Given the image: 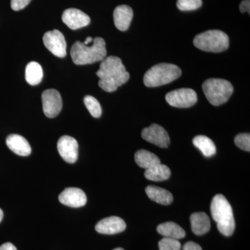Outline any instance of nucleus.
Returning <instances> with one entry per match:
<instances>
[{"mask_svg":"<svg viewBox=\"0 0 250 250\" xmlns=\"http://www.w3.org/2000/svg\"><path fill=\"white\" fill-rule=\"evenodd\" d=\"M250 0H243L240 4V11L241 13L248 12L250 14Z\"/></svg>","mask_w":250,"mask_h":250,"instance_id":"c756f323","label":"nucleus"},{"mask_svg":"<svg viewBox=\"0 0 250 250\" xmlns=\"http://www.w3.org/2000/svg\"><path fill=\"white\" fill-rule=\"evenodd\" d=\"M237 147L243 150L250 151V135L249 134H240L237 135L234 139Z\"/></svg>","mask_w":250,"mask_h":250,"instance_id":"bb28decb","label":"nucleus"},{"mask_svg":"<svg viewBox=\"0 0 250 250\" xmlns=\"http://www.w3.org/2000/svg\"><path fill=\"white\" fill-rule=\"evenodd\" d=\"M210 213L222 234L230 236L235 229V220L229 202L221 194L215 195L210 204Z\"/></svg>","mask_w":250,"mask_h":250,"instance_id":"7ed1b4c3","label":"nucleus"},{"mask_svg":"<svg viewBox=\"0 0 250 250\" xmlns=\"http://www.w3.org/2000/svg\"><path fill=\"white\" fill-rule=\"evenodd\" d=\"M206 98L213 106H220L228 101L233 92L232 84L223 79H208L202 84Z\"/></svg>","mask_w":250,"mask_h":250,"instance_id":"39448f33","label":"nucleus"},{"mask_svg":"<svg viewBox=\"0 0 250 250\" xmlns=\"http://www.w3.org/2000/svg\"><path fill=\"white\" fill-rule=\"evenodd\" d=\"M193 44L202 51L218 53L228 49L229 39L223 31L208 30L195 36Z\"/></svg>","mask_w":250,"mask_h":250,"instance_id":"423d86ee","label":"nucleus"},{"mask_svg":"<svg viewBox=\"0 0 250 250\" xmlns=\"http://www.w3.org/2000/svg\"><path fill=\"white\" fill-rule=\"evenodd\" d=\"M83 102L87 109L94 118H98L102 115V108L96 98L90 95H87L83 99Z\"/></svg>","mask_w":250,"mask_h":250,"instance_id":"b1692460","label":"nucleus"},{"mask_svg":"<svg viewBox=\"0 0 250 250\" xmlns=\"http://www.w3.org/2000/svg\"><path fill=\"white\" fill-rule=\"evenodd\" d=\"M59 154L69 164H74L78 159V143L76 139L69 136H63L57 143Z\"/></svg>","mask_w":250,"mask_h":250,"instance_id":"9b49d317","label":"nucleus"},{"mask_svg":"<svg viewBox=\"0 0 250 250\" xmlns=\"http://www.w3.org/2000/svg\"><path fill=\"white\" fill-rule=\"evenodd\" d=\"M147 196L153 201L162 205H169L173 201L172 193L160 187L149 186L146 188Z\"/></svg>","mask_w":250,"mask_h":250,"instance_id":"a211bd4d","label":"nucleus"},{"mask_svg":"<svg viewBox=\"0 0 250 250\" xmlns=\"http://www.w3.org/2000/svg\"><path fill=\"white\" fill-rule=\"evenodd\" d=\"M43 42L49 52L56 57L62 58L66 55V42L60 31L54 29L46 32L43 36Z\"/></svg>","mask_w":250,"mask_h":250,"instance_id":"6e6552de","label":"nucleus"},{"mask_svg":"<svg viewBox=\"0 0 250 250\" xmlns=\"http://www.w3.org/2000/svg\"><path fill=\"white\" fill-rule=\"evenodd\" d=\"M43 77L42 68L39 62H32L28 63L25 70V79L31 85L39 84Z\"/></svg>","mask_w":250,"mask_h":250,"instance_id":"4be33fe9","label":"nucleus"},{"mask_svg":"<svg viewBox=\"0 0 250 250\" xmlns=\"http://www.w3.org/2000/svg\"><path fill=\"white\" fill-rule=\"evenodd\" d=\"M59 202L73 208L83 207L86 204L85 192L78 188H67L59 195Z\"/></svg>","mask_w":250,"mask_h":250,"instance_id":"f8f14e48","label":"nucleus"},{"mask_svg":"<svg viewBox=\"0 0 250 250\" xmlns=\"http://www.w3.org/2000/svg\"><path fill=\"white\" fill-rule=\"evenodd\" d=\"M62 21L70 29L76 30L88 26L90 22V18L80 10L68 9L62 14Z\"/></svg>","mask_w":250,"mask_h":250,"instance_id":"ddd939ff","label":"nucleus"},{"mask_svg":"<svg viewBox=\"0 0 250 250\" xmlns=\"http://www.w3.org/2000/svg\"><path fill=\"white\" fill-rule=\"evenodd\" d=\"M0 250H17V249L12 243H6L0 246Z\"/></svg>","mask_w":250,"mask_h":250,"instance_id":"7c9ffc66","label":"nucleus"},{"mask_svg":"<svg viewBox=\"0 0 250 250\" xmlns=\"http://www.w3.org/2000/svg\"><path fill=\"white\" fill-rule=\"evenodd\" d=\"M157 231L165 238L173 239H182L186 236V232L183 229L173 222L161 224L157 227Z\"/></svg>","mask_w":250,"mask_h":250,"instance_id":"aec40b11","label":"nucleus"},{"mask_svg":"<svg viewBox=\"0 0 250 250\" xmlns=\"http://www.w3.org/2000/svg\"><path fill=\"white\" fill-rule=\"evenodd\" d=\"M194 146L201 151L206 157H210L216 153L214 143L207 136H197L192 140Z\"/></svg>","mask_w":250,"mask_h":250,"instance_id":"5701e85b","label":"nucleus"},{"mask_svg":"<svg viewBox=\"0 0 250 250\" xmlns=\"http://www.w3.org/2000/svg\"><path fill=\"white\" fill-rule=\"evenodd\" d=\"M133 16V10L127 5L117 6L113 11V21L117 29L122 31L127 30L132 21Z\"/></svg>","mask_w":250,"mask_h":250,"instance_id":"2eb2a0df","label":"nucleus"},{"mask_svg":"<svg viewBox=\"0 0 250 250\" xmlns=\"http://www.w3.org/2000/svg\"><path fill=\"white\" fill-rule=\"evenodd\" d=\"M3 216H4V213H3L2 210L0 208V223H1V220H2Z\"/></svg>","mask_w":250,"mask_h":250,"instance_id":"473e14b6","label":"nucleus"},{"mask_svg":"<svg viewBox=\"0 0 250 250\" xmlns=\"http://www.w3.org/2000/svg\"><path fill=\"white\" fill-rule=\"evenodd\" d=\"M171 171L167 166L159 164L147 169L145 172V177L148 180L153 182H162L170 178Z\"/></svg>","mask_w":250,"mask_h":250,"instance_id":"412c9836","label":"nucleus"},{"mask_svg":"<svg viewBox=\"0 0 250 250\" xmlns=\"http://www.w3.org/2000/svg\"><path fill=\"white\" fill-rule=\"evenodd\" d=\"M180 242L173 238H165L164 237L159 243V248L160 250H180Z\"/></svg>","mask_w":250,"mask_h":250,"instance_id":"a878e982","label":"nucleus"},{"mask_svg":"<svg viewBox=\"0 0 250 250\" xmlns=\"http://www.w3.org/2000/svg\"><path fill=\"white\" fill-rule=\"evenodd\" d=\"M30 1L31 0H11V9L16 11H20L25 8Z\"/></svg>","mask_w":250,"mask_h":250,"instance_id":"cd10ccee","label":"nucleus"},{"mask_svg":"<svg viewBox=\"0 0 250 250\" xmlns=\"http://www.w3.org/2000/svg\"><path fill=\"white\" fill-rule=\"evenodd\" d=\"M113 250H123V248H116V249H115Z\"/></svg>","mask_w":250,"mask_h":250,"instance_id":"72a5a7b5","label":"nucleus"},{"mask_svg":"<svg viewBox=\"0 0 250 250\" xmlns=\"http://www.w3.org/2000/svg\"><path fill=\"white\" fill-rule=\"evenodd\" d=\"M93 39H92L91 37H88L86 39V40L85 41V42L83 43L85 44V45H88L90 42H93Z\"/></svg>","mask_w":250,"mask_h":250,"instance_id":"2f4dec72","label":"nucleus"},{"mask_svg":"<svg viewBox=\"0 0 250 250\" xmlns=\"http://www.w3.org/2000/svg\"><path fill=\"white\" fill-rule=\"evenodd\" d=\"M141 136L147 142L159 147L167 148L170 145V137L167 131L157 124H152L149 127L145 128L141 133Z\"/></svg>","mask_w":250,"mask_h":250,"instance_id":"9d476101","label":"nucleus"},{"mask_svg":"<svg viewBox=\"0 0 250 250\" xmlns=\"http://www.w3.org/2000/svg\"><path fill=\"white\" fill-rule=\"evenodd\" d=\"M134 159L136 164L146 170L161 164L160 159L156 154L146 149H140L136 152Z\"/></svg>","mask_w":250,"mask_h":250,"instance_id":"6ab92c4d","label":"nucleus"},{"mask_svg":"<svg viewBox=\"0 0 250 250\" xmlns=\"http://www.w3.org/2000/svg\"><path fill=\"white\" fill-rule=\"evenodd\" d=\"M70 54L72 62L76 65H87L102 62L106 57V42L100 37L94 39L91 46L77 41L72 45Z\"/></svg>","mask_w":250,"mask_h":250,"instance_id":"f03ea898","label":"nucleus"},{"mask_svg":"<svg viewBox=\"0 0 250 250\" xmlns=\"http://www.w3.org/2000/svg\"><path fill=\"white\" fill-rule=\"evenodd\" d=\"M202 0H177V8L180 11H194L201 7Z\"/></svg>","mask_w":250,"mask_h":250,"instance_id":"393cba45","label":"nucleus"},{"mask_svg":"<svg viewBox=\"0 0 250 250\" xmlns=\"http://www.w3.org/2000/svg\"><path fill=\"white\" fill-rule=\"evenodd\" d=\"M183 250H202L201 247L194 242H188L183 247Z\"/></svg>","mask_w":250,"mask_h":250,"instance_id":"c85d7f7f","label":"nucleus"},{"mask_svg":"<svg viewBox=\"0 0 250 250\" xmlns=\"http://www.w3.org/2000/svg\"><path fill=\"white\" fill-rule=\"evenodd\" d=\"M126 227V223L123 219L111 216L98 222L95 226V230L102 234L112 235L123 232Z\"/></svg>","mask_w":250,"mask_h":250,"instance_id":"4468645a","label":"nucleus"},{"mask_svg":"<svg viewBox=\"0 0 250 250\" xmlns=\"http://www.w3.org/2000/svg\"><path fill=\"white\" fill-rule=\"evenodd\" d=\"M182 75V70L171 63H159L151 67L145 74V85L149 88L167 84Z\"/></svg>","mask_w":250,"mask_h":250,"instance_id":"20e7f679","label":"nucleus"},{"mask_svg":"<svg viewBox=\"0 0 250 250\" xmlns=\"http://www.w3.org/2000/svg\"><path fill=\"white\" fill-rule=\"evenodd\" d=\"M96 75L100 78V88L108 93L116 91L118 87L129 80L130 77L121 59L114 56L106 57L102 61Z\"/></svg>","mask_w":250,"mask_h":250,"instance_id":"f257e3e1","label":"nucleus"},{"mask_svg":"<svg viewBox=\"0 0 250 250\" xmlns=\"http://www.w3.org/2000/svg\"><path fill=\"white\" fill-rule=\"evenodd\" d=\"M166 100L170 106L177 108H189L197 101V94L190 88H179L166 95Z\"/></svg>","mask_w":250,"mask_h":250,"instance_id":"0eeeda50","label":"nucleus"},{"mask_svg":"<svg viewBox=\"0 0 250 250\" xmlns=\"http://www.w3.org/2000/svg\"><path fill=\"white\" fill-rule=\"evenodd\" d=\"M6 145L8 147L19 156H27L30 155L31 148L27 140L18 134H11L6 138Z\"/></svg>","mask_w":250,"mask_h":250,"instance_id":"dca6fc26","label":"nucleus"},{"mask_svg":"<svg viewBox=\"0 0 250 250\" xmlns=\"http://www.w3.org/2000/svg\"><path fill=\"white\" fill-rule=\"evenodd\" d=\"M42 109L47 118H53L62 111V96L57 90H46L42 94Z\"/></svg>","mask_w":250,"mask_h":250,"instance_id":"1a4fd4ad","label":"nucleus"},{"mask_svg":"<svg viewBox=\"0 0 250 250\" xmlns=\"http://www.w3.org/2000/svg\"><path fill=\"white\" fill-rule=\"evenodd\" d=\"M190 223L192 232L202 236L209 231L210 221L208 215L204 212H197L190 215Z\"/></svg>","mask_w":250,"mask_h":250,"instance_id":"f3484780","label":"nucleus"}]
</instances>
